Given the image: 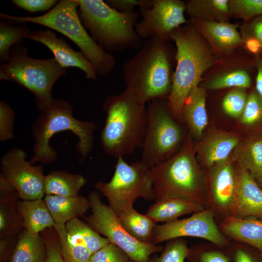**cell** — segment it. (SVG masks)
<instances>
[{
	"instance_id": "obj_1",
	"label": "cell",
	"mask_w": 262,
	"mask_h": 262,
	"mask_svg": "<svg viewBox=\"0 0 262 262\" xmlns=\"http://www.w3.org/2000/svg\"><path fill=\"white\" fill-rule=\"evenodd\" d=\"M176 52L169 40L158 35L144 40L138 51L122 67L126 89L144 104L154 99L168 98Z\"/></svg>"
},
{
	"instance_id": "obj_2",
	"label": "cell",
	"mask_w": 262,
	"mask_h": 262,
	"mask_svg": "<svg viewBox=\"0 0 262 262\" xmlns=\"http://www.w3.org/2000/svg\"><path fill=\"white\" fill-rule=\"evenodd\" d=\"M169 38L176 46V62L167 105L174 119L181 123L184 102L191 90L198 86L204 72L213 65L214 58L191 22L174 29Z\"/></svg>"
},
{
	"instance_id": "obj_3",
	"label": "cell",
	"mask_w": 262,
	"mask_h": 262,
	"mask_svg": "<svg viewBox=\"0 0 262 262\" xmlns=\"http://www.w3.org/2000/svg\"><path fill=\"white\" fill-rule=\"evenodd\" d=\"M103 108L106 117L101 143L105 152L118 158L142 147L147 124L146 104L125 88L120 94L108 96Z\"/></svg>"
},
{
	"instance_id": "obj_4",
	"label": "cell",
	"mask_w": 262,
	"mask_h": 262,
	"mask_svg": "<svg viewBox=\"0 0 262 262\" xmlns=\"http://www.w3.org/2000/svg\"><path fill=\"white\" fill-rule=\"evenodd\" d=\"M36 107L41 112L32 127L34 145L30 163L48 165L56 161L57 153L49 142L54 134L62 131H70L78 137L80 161H84L92 149L95 124L74 118L72 105L62 98H53L50 103Z\"/></svg>"
},
{
	"instance_id": "obj_5",
	"label": "cell",
	"mask_w": 262,
	"mask_h": 262,
	"mask_svg": "<svg viewBox=\"0 0 262 262\" xmlns=\"http://www.w3.org/2000/svg\"><path fill=\"white\" fill-rule=\"evenodd\" d=\"M78 13L92 38L108 52L139 49L143 40L134 26L140 13L119 12L101 0H77Z\"/></svg>"
},
{
	"instance_id": "obj_6",
	"label": "cell",
	"mask_w": 262,
	"mask_h": 262,
	"mask_svg": "<svg viewBox=\"0 0 262 262\" xmlns=\"http://www.w3.org/2000/svg\"><path fill=\"white\" fill-rule=\"evenodd\" d=\"M77 0H60L50 10L36 16H17L1 13V20L31 22L56 31L69 38L94 66L98 76H103L115 67V59L88 33L80 18Z\"/></svg>"
},
{
	"instance_id": "obj_7",
	"label": "cell",
	"mask_w": 262,
	"mask_h": 262,
	"mask_svg": "<svg viewBox=\"0 0 262 262\" xmlns=\"http://www.w3.org/2000/svg\"><path fill=\"white\" fill-rule=\"evenodd\" d=\"M148 172L156 201L177 196L203 206L201 176L190 139L176 155L150 168Z\"/></svg>"
},
{
	"instance_id": "obj_8",
	"label": "cell",
	"mask_w": 262,
	"mask_h": 262,
	"mask_svg": "<svg viewBox=\"0 0 262 262\" xmlns=\"http://www.w3.org/2000/svg\"><path fill=\"white\" fill-rule=\"evenodd\" d=\"M66 74V69L54 57L32 58L22 44L14 46L7 61L0 66V79L14 81L28 89L35 96L36 107L51 101L54 84Z\"/></svg>"
},
{
	"instance_id": "obj_9",
	"label": "cell",
	"mask_w": 262,
	"mask_h": 262,
	"mask_svg": "<svg viewBox=\"0 0 262 262\" xmlns=\"http://www.w3.org/2000/svg\"><path fill=\"white\" fill-rule=\"evenodd\" d=\"M167 102V98L154 99L147 107V124L141 161L149 168L172 157L183 140V130Z\"/></svg>"
},
{
	"instance_id": "obj_10",
	"label": "cell",
	"mask_w": 262,
	"mask_h": 262,
	"mask_svg": "<svg viewBox=\"0 0 262 262\" xmlns=\"http://www.w3.org/2000/svg\"><path fill=\"white\" fill-rule=\"evenodd\" d=\"M149 168L141 160L129 164L123 157H119L110 181H98L95 187L106 197L109 206L119 216L138 198L154 199Z\"/></svg>"
},
{
	"instance_id": "obj_11",
	"label": "cell",
	"mask_w": 262,
	"mask_h": 262,
	"mask_svg": "<svg viewBox=\"0 0 262 262\" xmlns=\"http://www.w3.org/2000/svg\"><path fill=\"white\" fill-rule=\"evenodd\" d=\"M88 199L92 213L85 217L87 224L100 235L121 248L135 262H148L150 256L164 249L161 245L140 242L122 227L118 217L111 207L102 203L96 191L91 192Z\"/></svg>"
},
{
	"instance_id": "obj_12",
	"label": "cell",
	"mask_w": 262,
	"mask_h": 262,
	"mask_svg": "<svg viewBox=\"0 0 262 262\" xmlns=\"http://www.w3.org/2000/svg\"><path fill=\"white\" fill-rule=\"evenodd\" d=\"M22 149L13 148L3 155L0 160L1 173L17 191L22 200L42 198L45 194L44 169L26 160Z\"/></svg>"
},
{
	"instance_id": "obj_13",
	"label": "cell",
	"mask_w": 262,
	"mask_h": 262,
	"mask_svg": "<svg viewBox=\"0 0 262 262\" xmlns=\"http://www.w3.org/2000/svg\"><path fill=\"white\" fill-rule=\"evenodd\" d=\"M194 237L209 241L219 248L227 246L228 241L215 223L213 213L204 209L190 217L155 226L152 239L154 245L182 237Z\"/></svg>"
},
{
	"instance_id": "obj_14",
	"label": "cell",
	"mask_w": 262,
	"mask_h": 262,
	"mask_svg": "<svg viewBox=\"0 0 262 262\" xmlns=\"http://www.w3.org/2000/svg\"><path fill=\"white\" fill-rule=\"evenodd\" d=\"M185 3L180 0H155L149 8L140 7L142 19L135 25L136 32L143 40L154 35L169 40L170 33L187 23L184 16Z\"/></svg>"
},
{
	"instance_id": "obj_15",
	"label": "cell",
	"mask_w": 262,
	"mask_h": 262,
	"mask_svg": "<svg viewBox=\"0 0 262 262\" xmlns=\"http://www.w3.org/2000/svg\"><path fill=\"white\" fill-rule=\"evenodd\" d=\"M27 38L40 43L53 53L54 58L63 67H77L85 73L87 79L95 80L97 73L92 63L81 51H76L62 38L49 29L38 30L31 33Z\"/></svg>"
},
{
	"instance_id": "obj_16",
	"label": "cell",
	"mask_w": 262,
	"mask_h": 262,
	"mask_svg": "<svg viewBox=\"0 0 262 262\" xmlns=\"http://www.w3.org/2000/svg\"><path fill=\"white\" fill-rule=\"evenodd\" d=\"M237 175L236 193L229 215L240 218H262V189L246 170L240 168Z\"/></svg>"
},
{
	"instance_id": "obj_17",
	"label": "cell",
	"mask_w": 262,
	"mask_h": 262,
	"mask_svg": "<svg viewBox=\"0 0 262 262\" xmlns=\"http://www.w3.org/2000/svg\"><path fill=\"white\" fill-rule=\"evenodd\" d=\"M238 175L230 161L213 166L211 174V190L212 202L219 210L229 213L236 193Z\"/></svg>"
},
{
	"instance_id": "obj_18",
	"label": "cell",
	"mask_w": 262,
	"mask_h": 262,
	"mask_svg": "<svg viewBox=\"0 0 262 262\" xmlns=\"http://www.w3.org/2000/svg\"><path fill=\"white\" fill-rule=\"evenodd\" d=\"M191 22L218 52H229L242 44V37L235 24L224 21H205L194 19H191Z\"/></svg>"
},
{
	"instance_id": "obj_19",
	"label": "cell",
	"mask_w": 262,
	"mask_h": 262,
	"mask_svg": "<svg viewBox=\"0 0 262 262\" xmlns=\"http://www.w3.org/2000/svg\"><path fill=\"white\" fill-rule=\"evenodd\" d=\"M18 193L14 186L0 174V238L14 237L23 228L17 213Z\"/></svg>"
},
{
	"instance_id": "obj_20",
	"label": "cell",
	"mask_w": 262,
	"mask_h": 262,
	"mask_svg": "<svg viewBox=\"0 0 262 262\" xmlns=\"http://www.w3.org/2000/svg\"><path fill=\"white\" fill-rule=\"evenodd\" d=\"M239 143V139L235 135L215 131L205 138L196 149L203 164L211 167L228 160Z\"/></svg>"
},
{
	"instance_id": "obj_21",
	"label": "cell",
	"mask_w": 262,
	"mask_h": 262,
	"mask_svg": "<svg viewBox=\"0 0 262 262\" xmlns=\"http://www.w3.org/2000/svg\"><path fill=\"white\" fill-rule=\"evenodd\" d=\"M220 231L225 235L248 244L262 253V220L227 216L220 224Z\"/></svg>"
},
{
	"instance_id": "obj_22",
	"label": "cell",
	"mask_w": 262,
	"mask_h": 262,
	"mask_svg": "<svg viewBox=\"0 0 262 262\" xmlns=\"http://www.w3.org/2000/svg\"><path fill=\"white\" fill-rule=\"evenodd\" d=\"M44 201L55 224L58 225H65L70 220L83 216L90 208L88 198L79 195H45Z\"/></svg>"
},
{
	"instance_id": "obj_23",
	"label": "cell",
	"mask_w": 262,
	"mask_h": 262,
	"mask_svg": "<svg viewBox=\"0 0 262 262\" xmlns=\"http://www.w3.org/2000/svg\"><path fill=\"white\" fill-rule=\"evenodd\" d=\"M203 205L192 200L177 196H168L151 205L146 214L156 223H165L177 220L181 215L204 210Z\"/></svg>"
},
{
	"instance_id": "obj_24",
	"label": "cell",
	"mask_w": 262,
	"mask_h": 262,
	"mask_svg": "<svg viewBox=\"0 0 262 262\" xmlns=\"http://www.w3.org/2000/svg\"><path fill=\"white\" fill-rule=\"evenodd\" d=\"M205 88L196 86L186 98L182 109V122L194 136L200 137L208 124Z\"/></svg>"
},
{
	"instance_id": "obj_25",
	"label": "cell",
	"mask_w": 262,
	"mask_h": 262,
	"mask_svg": "<svg viewBox=\"0 0 262 262\" xmlns=\"http://www.w3.org/2000/svg\"><path fill=\"white\" fill-rule=\"evenodd\" d=\"M16 209L23 228L32 233L38 234L55 224L42 198L18 201Z\"/></svg>"
},
{
	"instance_id": "obj_26",
	"label": "cell",
	"mask_w": 262,
	"mask_h": 262,
	"mask_svg": "<svg viewBox=\"0 0 262 262\" xmlns=\"http://www.w3.org/2000/svg\"><path fill=\"white\" fill-rule=\"evenodd\" d=\"M86 182L85 178L80 174H73L64 170L53 171L45 176V194L77 196Z\"/></svg>"
},
{
	"instance_id": "obj_27",
	"label": "cell",
	"mask_w": 262,
	"mask_h": 262,
	"mask_svg": "<svg viewBox=\"0 0 262 262\" xmlns=\"http://www.w3.org/2000/svg\"><path fill=\"white\" fill-rule=\"evenodd\" d=\"M124 229L137 241L147 244H153V229L157 223L146 214L138 213L133 204L126 208L118 216Z\"/></svg>"
},
{
	"instance_id": "obj_28",
	"label": "cell",
	"mask_w": 262,
	"mask_h": 262,
	"mask_svg": "<svg viewBox=\"0 0 262 262\" xmlns=\"http://www.w3.org/2000/svg\"><path fill=\"white\" fill-rule=\"evenodd\" d=\"M46 257L47 248L42 236L24 229L19 235L11 262H45Z\"/></svg>"
},
{
	"instance_id": "obj_29",
	"label": "cell",
	"mask_w": 262,
	"mask_h": 262,
	"mask_svg": "<svg viewBox=\"0 0 262 262\" xmlns=\"http://www.w3.org/2000/svg\"><path fill=\"white\" fill-rule=\"evenodd\" d=\"M228 0H191L185 11L191 19L205 21L227 22L230 16Z\"/></svg>"
},
{
	"instance_id": "obj_30",
	"label": "cell",
	"mask_w": 262,
	"mask_h": 262,
	"mask_svg": "<svg viewBox=\"0 0 262 262\" xmlns=\"http://www.w3.org/2000/svg\"><path fill=\"white\" fill-rule=\"evenodd\" d=\"M234 159L240 168L247 171L258 181L262 178V139L239 143L234 149Z\"/></svg>"
},
{
	"instance_id": "obj_31",
	"label": "cell",
	"mask_w": 262,
	"mask_h": 262,
	"mask_svg": "<svg viewBox=\"0 0 262 262\" xmlns=\"http://www.w3.org/2000/svg\"><path fill=\"white\" fill-rule=\"evenodd\" d=\"M65 227L70 238L75 243L86 246L92 254L111 243L79 218L70 220Z\"/></svg>"
},
{
	"instance_id": "obj_32",
	"label": "cell",
	"mask_w": 262,
	"mask_h": 262,
	"mask_svg": "<svg viewBox=\"0 0 262 262\" xmlns=\"http://www.w3.org/2000/svg\"><path fill=\"white\" fill-rule=\"evenodd\" d=\"M27 23H15L1 20L0 22V62H6L11 49L22 44L31 33Z\"/></svg>"
},
{
	"instance_id": "obj_33",
	"label": "cell",
	"mask_w": 262,
	"mask_h": 262,
	"mask_svg": "<svg viewBox=\"0 0 262 262\" xmlns=\"http://www.w3.org/2000/svg\"><path fill=\"white\" fill-rule=\"evenodd\" d=\"M65 225L55 224L64 262H89L91 252L84 246L74 242L69 236Z\"/></svg>"
},
{
	"instance_id": "obj_34",
	"label": "cell",
	"mask_w": 262,
	"mask_h": 262,
	"mask_svg": "<svg viewBox=\"0 0 262 262\" xmlns=\"http://www.w3.org/2000/svg\"><path fill=\"white\" fill-rule=\"evenodd\" d=\"M251 85L247 72L242 69L230 70L221 73L210 80L205 88L212 90L234 87L246 88Z\"/></svg>"
},
{
	"instance_id": "obj_35",
	"label": "cell",
	"mask_w": 262,
	"mask_h": 262,
	"mask_svg": "<svg viewBox=\"0 0 262 262\" xmlns=\"http://www.w3.org/2000/svg\"><path fill=\"white\" fill-rule=\"evenodd\" d=\"M189 247L186 241L179 238L167 241L159 256L149 259L148 262H184L187 259Z\"/></svg>"
},
{
	"instance_id": "obj_36",
	"label": "cell",
	"mask_w": 262,
	"mask_h": 262,
	"mask_svg": "<svg viewBox=\"0 0 262 262\" xmlns=\"http://www.w3.org/2000/svg\"><path fill=\"white\" fill-rule=\"evenodd\" d=\"M230 16L248 19L262 16V0H230Z\"/></svg>"
},
{
	"instance_id": "obj_37",
	"label": "cell",
	"mask_w": 262,
	"mask_h": 262,
	"mask_svg": "<svg viewBox=\"0 0 262 262\" xmlns=\"http://www.w3.org/2000/svg\"><path fill=\"white\" fill-rule=\"evenodd\" d=\"M247 97L245 89L235 88L228 93L222 101L225 112L233 117L241 116L245 108Z\"/></svg>"
},
{
	"instance_id": "obj_38",
	"label": "cell",
	"mask_w": 262,
	"mask_h": 262,
	"mask_svg": "<svg viewBox=\"0 0 262 262\" xmlns=\"http://www.w3.org/2000/svg\"><path fill=\"white\" fill-rule=\"evenodd\" d=\"M188 262H230L228 254L213 248L189 247Z\"/></svg>"
},
{
	"instance_id": "obj_39",
	"label": "cell",
	"mask_w": 262,
	"mask_h": 262,
	"mask_svg": "<svg viewBox=\"0 0 262 262\" xmlns=\"http://www.w3.org/2000/svg\"><path fill=\"white\" fill-rule=\"evenodd\" d=\"M241 121L246 125H254L262 121V97L256 91L248 96Z\"/></svg>"
},
{
	"instance_id": "obj_40",
	"label": "cell",
	"mask_w": 262,
	"mask_h": 262,
	"mask_svg": "<svg viewBox=\"0 0 262 262\" xmlns=\"http://www.w3.org/2000/svg\"><path fill=\"white\" fill-rule=\"evenodd\" d=\"M130 260L121 248L110 243L92 254L89 262H129Z\"/></svg>"
},
{
	"instance_id": "obj_41",
	"label": "cell",
	"mask_w": 262,
	"mask_h": 262,
	"mask_svg": "<svg viewBox=\"0 0 262 262\" xmlns=\"http://www.w3.org/2000/svg\"><path fill=\"white\" fill-rule=\"evenodd\" d=\"M41 236L47 248V257L45 262H64L58 234L54 228L44 229L41 232Z\"/></svg>"
},
{
	"instance_id": "obj_42",
	"label": "cell",
	"mask_w": 262,
	"mask_h": 262,
	"mask_svg": "<svg viewBox=\"0 0 262 262\" xmlns=\"http://www.w3.org/2000/svg\"><path fill=\"white\" fill-rule=\"evenodd\" d=\"M15 113L5 101L0 102V140L1 142L12 139L14 136Z\"/></svg>"
},
{
	"instance_id": "obj_43",
	"label": "cell",
	"mask_w": 262,
	"mask_h": 262,
	"mask_svg": "<svg viewBox=\"0 0 262 262\" xmlns=\"http://www.w3.org/2000/svg\"><path fill=\"white\" fill-rule=\"evenodd\" d=\"M56 0H13L11 2L17 7L30 12L49 10L58 2Z\"/></svg>"
},
{
	"instance_id": "obj_44",
	"label": "cell",
	"mask_w": 262,
	"mask_h": 262,
	"mask_svg": "<svg viewBox=\"0 0 262 262\" xmlns=\"http://www.w3.org/2000/svg\"><path fill=\"white\" fill-rule=\"evenodd\" d=\"M155 0H106L105 3L111 8L121 12H131L136 6L151 7Z\"/></svg>"
},
{
	"instance_id": "obj_45",
	"label": "cell",
	"mask_w": 262,
	"mask_h": 262,
	"mask_svg": "<svg viewBox=\"0 0 262 262\" xmlns=\"http://www.w3.org/2000/svg\"><path fill=\"white\" fill-rule=\"evenodd\" d=\"M242 35L250 36L262 44V16L255 17L242 29Z\"/></svg>"
},
{
	"instance_id": "obj_46",
	"label": "cell",
	"mask_w": 262,
	"mask_h": 262,
	"mask_svg": "<svg viewBox=\"0 0 262 262\" xmlns=\"http://www.w3.org/2000/svg\"><path fill=\"white\" fill-rule=\"evenodd\" d=\"M228 255L230 262H257L249 251L241 247H236Z\"/></svg>"
},
{
	"instance_id": "obj_47",
	"label": "cell",
	"mask_w": 262,
	"mask_h": 262,
	"mask_svg": "<svg viewBox=\"0 0 262 262\" xmlns=\"http://www.w3.org/2000/svg\"><path fill=\"white\" fill-rule=\"evenodd\" d=\"M242 44L247 51L256 57L262 52V44L256 39L250 36L242 35Z\"/></svg>"
},
{
	"instance_id": "obj_48",
	"label": "cell",
	"mask_w": 262,
	"mask_h": 262,
	"mask_svg": "<svg viewBox=\"0 0 262 262\" xmlns=\"http://www.w3.org/2000/svg\"><path fill=\"white\" fill-rule=\"evenodd\" d=\"M16 237H6L0 239V255L1 262H5L9 252L14 244Z\"/></svg>"
},
{
	"instance_id": "obj_49",
	"label": "cell",
	"mask_w": 262,
	"mask_h": 262,
	"mask_svg": "<svg viewBox=\"0 0 262 262\" xmlns=\"http://www.w3.org/2000/svg\"><path fill=\"white\" fill-rule=\"evenodd\" d=\"M254 64L257 69L256 91L262 97V55L256 57Z\"/></svg>"
},
{
	"instance_id": "obj_50",
	"label": "cell",
	"mask_w": 262,
	"mask_h": 262,
	"mask_svg": "<svg viewBox=\"0 0 262 262\" xmlns=\"http://www.w3.org/2000/svg\"><path fill=\"white\" fill-rule=\"evenodd\" d=\"M258 181L260 182V185L262 187V178Z\"/></svg>"
},
{
	"instance_id": "obj_51",
	"label": "cell",
	"mask_w": 262,
	"mask_h": 262,
	"mask_svg": "<svg viewBox=\"0 0 262 262\" xmlns=\"http://www.w3.org/2000/svg\"><path fill=\"white\" fill-rule=\"evenodd\" d=\"M129 262H134V261H132V260H131H131L129 261Z\"/></svg>"
}]
</instances>
